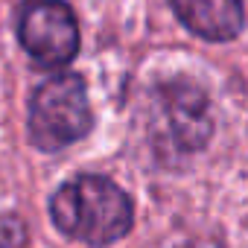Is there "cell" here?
Wrapping results in <instances>:
<instances>
[{
	"label": "cell",
	"instance_id": "6da1fadb",
	"mask_svg": "<svg viewBox=\"0 0 248 248\" xmlns=\"http://www.w3.org/2000/svg\"><path fill=\"white\" fill-rule=\"evenodd\" d=\"M50 216L62 233L102 248L126 236L132 228V199L102 175H79L59 187Z\"/></svg>",
	"mask_w": 248,
	"mask_h": 248
},
{
	"label": "cell",
	"instance_id": "7a4b0ae2",
	"mask_svg": "<svg viewBox=\"0 0 248 248\" xmlns=\"http://www.w3.org/2000/svg\"><path fill=\"white\" fill-rule=\"evenodd\" d=\"M91 132V105L82 76L62 73L47 79L30 105V138L38 149L56 152Z\"/></svg>",
	"mask_w": 248,
	"mask_h": 248
},
{
	"label": "cell",
	"instance_id": "3957f363",
	"mask_svg": "<svg viewBox=\"0 0 248 248\" xmlns=\"http://www.w3.org/2000/svg\"><path fill=\"white\" fill-rule=\"evenodd\" d=\"M24 50L44 67L67 64L79 50L76 15L64 0H27L18 21Z\"/></svg>",
	"mask_w": 248,
	"mask_h": 248
},
{
	"label": "cell",
	"instance_id": "277c9868",
	"mask_svg": "<svg viewBox=\"0 0 248 248\" xmlns=\"http://www.w3.org/2000/svg\"><path fill=\"white\" fill-rule=\"evenodd\" d=\"M172 9L190 32L207 41H231L245 24L242 0H172Z\"/></svg>",
	"mask_w": 248,
	"mask_h": 248
},
{
	"label": "cell",
	"instance_id": "5b68a950",
	"mask_svg": "<svg viewBox=\"0 0 248 248\" xmlns=\"http://www.w3.org/2000/svg\"><path fill=\"white\" fill-rule=\"evenodd\" d=\"M164 114L175 132V140L187 149H196L210 135V117H207V99L202 91L175 85L164 96Z\"/></svg>",
	"mask_w": 248,
	"mask_h": 248
}]
</instances>
